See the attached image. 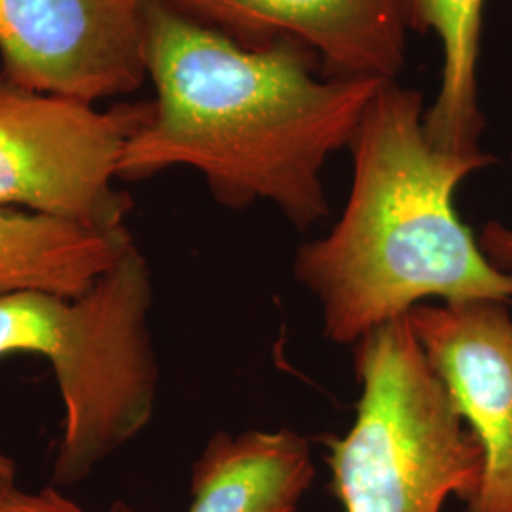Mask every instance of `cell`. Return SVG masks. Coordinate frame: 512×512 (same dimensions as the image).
Listing matches in <instances>:
<instances>
[{"label":"cell","mask_w":512,"mask_h":512,"mask_svg":"<svg viewBox=\"0 0 512 512\" xmlns=\"http://www.w3.org/2000/svg\"><path fill=\"white\" fill-rule=\"evenodd\" d=\"M145 59L156 101L120 179L190 167L222 205L274 203L300 230L329 215L323 169L385 84L319 78L317 57L293 40L241 44L167 0H147Z\"/></svg>","instance_id":"1"},{"label":"cell","mask_w":512,"mask_h":512,"mask_svg":"<svg viewBox=\"0 0 512 512\" xmlns=\"http://www.w3.org/2000/svg\"><path fill=\"white\" fill-rule=\"evenodd\" d=\"M423 118L420 92L385 82L349 147L342 217L294 256V277L319 302L334 344L353 346L429 298L512 304V275L486 258L454 203L459 184L494 158L439 145Z\"/></svg>","instance_id":"2"},{"label":"cell","mask_w":512,"mask_h":512,"mask_svg":"<svg viewBox=\"0 0 512 512\" xmlns=\"http://www.w3.org/2000/svg\"><path fill=\"white\" fill-rule=\"evenodd\" d=\"M154 283L135 239L86 293L0 296V359L35 355L63 404L54 484L92 475L152 421L160 368L150 330Z\"/></svg>","instance_id":"3"},{"label":"cell","mask_w":512,"mask_h":512,"mask_svg":"<svg viewBox=\"0 0 512 512\" xmlns=\"http://www.w3.org/2000/svg\"><path fill=\"white\" fill-rule=\"evenodd\" d=\"M361 385L346 435L327 439L330 490L344 512H442L473 499L482 450L427 361L408 315L353 346Z\"/></svg>","instance_id":"4"},{"label":"cell","mask_w":512,"mask_h":512,"mask_svg":"<svg viewBox=\"0 0 512 512\" xmlns=\"http://www.w3.org/2000/svg\"><path fill=\"white\" fill-rule=\"evenodd\" d=\"M150 112L152 103L95 109L0 71V207L126 230L131 200L116 181L129 139Z\"/></svg>","instance_id":"5"},{"label":"cell","mask_w":512,"mask_h":512,"mask_svg":"<svg viewBox=\"0 0 512 512\" xmlns=\"http://www.w3.org/2000/svg\"><path fill=\"white\" fill-rule=\"evenodd\" d=\"M147 0H0L2 73L19 86L95 103L147 74Z\"/></svg>","instance_id":"6"},{"label":"cell","mask_w":512,"mask_h":512,"mask_svg":"<svg viewBox=\"0 0 512 512\" xmlns=\"http://www.w3.org/2000/svg\"><path fill=\"white\" fill-rule=\"evenodd\" d=\"M497 300L423 302L410 325L482 450L467 512H512V315Z\"/></svg>","instance_id":"7"},{"label":"cell","mask_w":512,"mask_h":512,"mask_svg":"<svg viewBox=\"0 0 512 512\" xmlns=\"http://www.w3.org/2000/svg\"><path fill=\"white\" fill-rule=\"evenodd\" d=\"M241 44L279 38L310 50L330 76L397 82L404 65L406 0H167Z\"/></svg>","instance_id":"8"},{"label":"cell","mask_w":512,"mask_h":512,"mask_svg":"<svg viewBox=\"0 0 512 512\" xmlns=\"http://www.w3.org/2000/svg\"><path fill=\"white\" fill-rule=\"evenodd\" d=\"M315 478L308 439L291 429L219 431L192 467L188 512H300ZM110 512H135L114 503Z\"/></svg>","instance_id":"9"},{"label":"cell","mask_w":512,"mask_h":512,"mask_svg":"<svg viewBox=\"0 0 512 512\" xmlns=\"http://www.w3.org/2000/svg\"><path fill=\"white\" fill-rule=\"evenodd\" d=\"M133 241L69 220L0 207V296H78L109 272Z\"/></svg>","instance_id":"10"},{"label":"cell","mask_w":512,"mask_h":512,"mask_svg":"<svg viewBox=\"0 0 512 512\" xmlns=\"http://www.w3.org/2000/svg\"><path fill=\"white\" fill-rule=\"evenodd\" d=\"M486 0H406L410 29L435 33L442 48L437 99L423 126L433 141L456 150H480L484 118L478 107V54Z\"/></svg>","instance_id":"11"},{"label":"cell","mask_w":512,"mask_h":512,"mask_svg":"<svg viewBox=\"0 0 512 512\" xmlns=\"http://www.w3.org/2000/svg\"><path fill=\"white\" fill-rule=\"evenodd\" d=\"M0 512H88L55 488L37 492L18 486L16 476H0Z\"/></svg>","instance_id":"12"},{"label":"cell","mask_w":512,"mask_h":512,"mask_svg":"<svg viewBox=\"0 0 512 512\" xmlns=\"http://www.w3.org/2000/svg\"><path fill=\"white\" fill-rule=\"evenodd\" d=\"M478 245L499 272L512 275V228L488 222L478 236Z\"/></svg>","instance_id":"13"},{"label":"cell","mask_w":512,"mask_h":512,"mask_svg":"<svg viewBox=\"0 0 512 512\" xmlns=\"http://www.w3.org/2000/svg\"><path fill=\"white\" fill-rule=\"evenodd\" d=\"M0 476H16V463L0 450Z\"/></svg>","instance_id":"14"}]
</instances>
